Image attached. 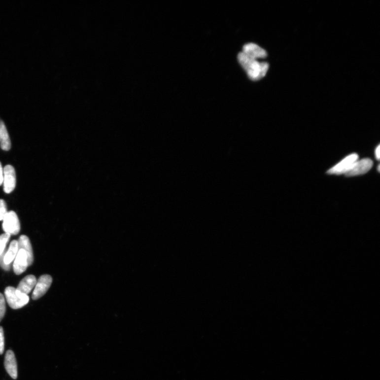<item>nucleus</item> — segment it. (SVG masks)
<instances>
[{"instance_id": "nucleus-11", "label": "nucleus", "mask_w": 380, "mask_h": 380, "mask_svg": "<svg viewBox=\"0 0 380 380\" xmlns=\"http://www.w3.org/2000/svg\"><path fill=\"white\" fill-rule=\"evenodd\" d=\"M18 249H24L28 257V262L29 266H31L34 262V255L32 245L29 238L25 235H22L20 237L18 241Z\"/></svg>"}, {"instance_id": "nucleus-9", "label": "nucleus", "mask_w": 380, "mask_h": 380, "mask_svg": "<svg viewBox=\"0 0 380 380\" xmlns=\"http://www.w3.org/2000/svg\"><path fill=\"white\" fill-rule=\"evenodd\" d=\"M4 366L6 371L13 379L18 378V367L16 356L11 350L7 351L5 354Z\"/></svg>"}, {"instance_id": "nucleus-13", "label": "nucleus", "mask_w": 380, "mask_h": 380, "mask_svg": "<svg viewBox=\"0 0 380 380\" xmlns=\"http://www.w3.org/2000/svg\"><path fill=\"white\" fill-rule=\"evenodd\" d=\"M0 146L4 151L11 148V140L4 122L0 119Z\"/></svg>"}, {"instance_id": "nucleus-19", "label": "nucleus", "mask_w": 380, "mask_h": 380, "mask_svg": "<svg viewBox=\"0 0 380 380\" xmlns=\"http://www.w3.org/2000/svg\"><path fill=\"white\" fill-rule=\"evenodd\" d=\"M4 171L2 167L1 163L0 162V186L3 184V182Z\"/></svg>"}, {"instance_id": "nucleus-14", "label": "nucleus", "mask_w": 380, "mask_h": 380, "mask_svg": "<svg viewBox=\"0 0 380 380\" xmlns=\"http://www.w3.org/2000/svg\"><path fill=\"white\" fill-rule=\"evenodd\" d=\"M18 249V242L17 241H13L9 247L8 250L5 252L4 257V263L6 265H10L12 261L16 258Z\"/></svg>"}, {"instance_id": "nucleus-6", "label": "nucleus", "mask_w": 380, "mask_h": 380, "mask_svg": "<svg viewBox=\"0 0 380 380\" xmlns=\"http://www.w3.org/2000/svg\"><path fill=\"white\" fill-rule=\"evenodd\" d=\"M53 282V278L49 275H43L36 281L34 291L32 295V299L34 300H36L44 294H45L48 290L51 285Z\"/></svg>"}, {"instance_id": "nucleus-5", "label": "nucleus", "mask_w": 380, "mask_h": 380, "mask_svg": "<svg viewBox=\"0 0 380 380\" xmlns=\"http://www.w3.org/2000/svg\"><path fill=\"white\" fill-rule=\"evenodd\" d=\"M374 166V162L369 158L357 160L345 174L346 177H353L366 174L369 172Z\"/></svg>"}, {"instance_id": "nucleus-16", "label": "nucleus", "mask_w": 380, "mask_h": 380, "mask_svg": "<svg viewBox=\"0 0 380 380\" xmlns=\"http://www.w3.org/2000/svg\"><path fill=\"white\" fill-rule=\"evenodd\" d=\"M6 311L5 301L4 296L0 293V322L3 319Z\"/></svg>"}, {"instance_id": "nucleus-18", "label": "nucleus", "mask_w": 380, "mask_h": 380, "mask_svg": "<svg viewBox=\"0 0 380 380\" xmlns=\"http://www.w3.org/2000/svg\"><path fill=\"white\" fill-rule=\"evenodd\" d=\"M4 350V336L2 327L0 326V355H2Z\"/></svg>"}, {"instance_id": "nucleus-17", "label": "nucleus", "mask_w": 380, "mask_h": 380, "mask_svg": "<svg viewBox=\"0 0 380 380\" xmlns=\"http://www.w3.org/2000/svg\"><path fill=\"white\" fill-rule=\"evenodd\" d=\"M7 213L6 203L3 200L0 199V221H3Z\"/></svg>"}, {"instance_id": "nucleus-2", "label": "nucleus", "mask_w": 380, "mask_h": 380, "mask_svg": "<svg viewBox=\"0 0 380 380\" xmlns=\"http://www.w3.org/2000/svg\"><path fill=\"white\" fill-rule=\"evenodd\" d=\"M4 294L7 303L14 310L23 308L29 302V297L27 295L21 293L13 287H7Z\"/></svg>"}, {"instance_id": "nucleus-15", "label": "nucleus", "mask_w": 380, "mask_h": 380, "mask_svg": "<svg viewBox=\"0 0 380 380\" xmlns=\"http://www.w3.org/2000/svg\"><path fill=\"white\" fill-rule=\"evenodd\" d=\"M10 236V234L7 233L0 235V255L5 251L6 245L9 242Z\"/></svg>"}, {"instance_id": "nucleus-8", "label": "nucleus", "mask_w": 380, "mask_h": 380, "mask_svg": "<svg viewBox=\"0 0 380 380\" xmlns=\"http://www.w3.org/2000/svg\"><path fill=\"white\" fill-rule=\"evenodd\" d=\"M242 53L256 60L258 59L265 58L267 56V52L265 49L253 43L245 44L243 47Z\"/></svg>"}, {"instance_id": "nucleus-1", "label": "nucleus", "mask_w": 380, "mask_h": 380, "mask_svg": "<svg viewBox=\"0 0 380 380\" xmlns=\"http://www.w3.org/2000/svg\"><path fill=\"white\" fill-rule=\"evenodd\" d=\"M238 60L244 70L246 71L249 78L253 81L259 80L264 78L269 69V64L266 62H259L245 55L241 52L238 55Z\"/></svg>"}, {"instance_id": "nucleus-7", "label": "nucleus", "mask_w": 380, "mask_h": 380, "mask_svg": "<svg viewBox=\"0 0 380 380\" xmlns=\"http://www.w3.org/2000/svg\"><path fill=\"white\" fill-rule=\"evenodd\" d=\"M3 188L6 193H11L16 188V174L14 168L7 165L3 169Z\"/></svg>"}, {"instance_id": "nucleus-12", "label": "nucleus", "mask_w": 380, "mask_h": 380, "mask_svg": "<svg viewBox=\"0 0 380 380\" xmlns=\"http://www.w3.org/2000/svg\"><path fill=\"white\" fill-rule=\"evenodd\" d=\"M36 281V279L34 275H28L20 282L17 289L21 293L28 295L35 286Z\"/></svg>"}, {"instance_id": "nucleus-20", "label": "nucleus", "mask_w": 380, "mask_h": 380, "mask_svg": "<svg viewBox=\"0 0 380 380\" xmlns=\"http://www.w3.org/2000/svg\"><path fill=\"white\" fill-rule=\"evenodd\" d=\"M375 154L376 159L379 161L380 159V146L379 145L376 148Z\"/></svg>"}, {"instance_id": "nucleus-21", "label": "nucleus", "mask_w": 380, "mask_h": 380, "mask_svg": "<svg viewBox=\"0 0 380 380\" xmlns=\"http://www.w3.org/2000/svg\"><path fill=\"white\" fill-rule=\"evenodd\" d=\"M380 165H379V166H378V171H379V172H380Z\"/></svg>"}, {"instance_id": "nucleus-4", "label": "nucleus", "mask_w": 380, "mask_h": 380, "mask_svg": "<svg viewBox=\"0 0 380 380\" xmlns=\"http://www.w3.org/2000/svg\"><path fill=\"white\" fill-rule=\"evenodd\" d=\"M3 229L5 233L17 235L20 231V223L16 212H7L3 219Z\"/></svg>"}, {"instance_id": "nucleus-3", "label": "nucleus", "mask_w": 380, "mask_h": 380, "mask_svg": "<svg viewBox=\"0 0 380 380\" xmlns=\"http://www.w3.org/2000/svg\"><path fill=\"white\" fill-rule=\"evenodd\" d=\"M358 159L359 156L357 154H350L337 164L336 166L328 170L327 173L337 175H345L351 169L356 161L358 160Z\"/></svg>"}, {"instance_id": "nucleus-10", "label": "nucleus", "mask_w": 380, "mask_h": 380, "mask_svg": "<svg viewBox=\"0 0 380 380\" xmlns=\"http://www.w3.org/2000/svg\"><path fill=\"white\" fill-rule=\"evenodd\" d=\"M28 266V257L26 251L24 249H19L13 265L14 273L20 275L26 271Z\"/></svg>"}]
</instances>
